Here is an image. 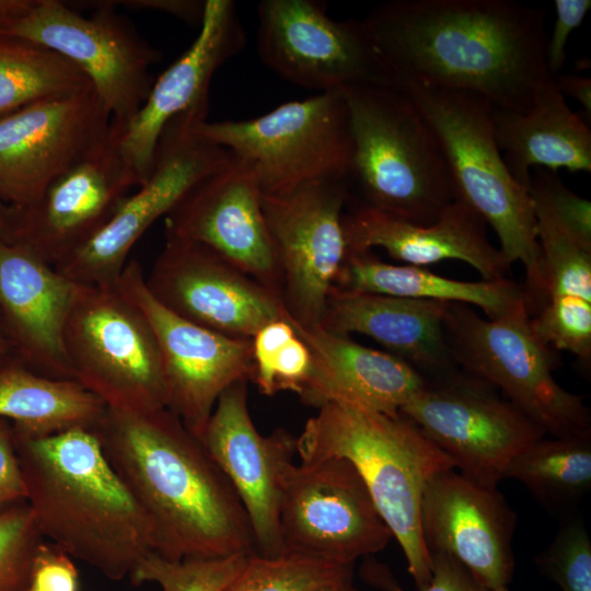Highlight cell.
<instances>
[{
	"mask_svg": "<svg viewBox=\"0 0 591 591\" xmlns=\"http://www.w3.org/2000/svg\"><path fill=\"white\" fill-rule=\"evenodd\" d=\"M557 90L565 96L569 95L581 104L584 111L591 116V80L589 77L579 74L552 76Z\"/></svg>",
	"mask_w": 591,
	"mask_h": 591,
	"instance_id": "46",
	"label": "cell"
},
{
	"mask_svg": "<svg viewBox=\"0 0 591 591\" xmlns=\"http://www.w3.org/2000/svg\"><path fill=\"white\" fill-rule=\"evenodd\" d=\"M199 440L237 493L256 554L280 556L281 483L297 453V438L282 428L269 436L257 431L248 412L247 382L242 381L219 396Z\"/></svg>",
	"mask_w": 591,
	"mask_h": 591,
	"instance_id": "21",
	"label": "cell"
},
{
	"mask_svg": "<svg viewBox=\"0 0 591 591\" xmlns=\"http://www.w3.org/2000/svg\"><path fill=\"white\" fill-rule=\"evenodd\" d=\"M354 565H337L296 555H250L223 591H315L352 576Z\"/></svg>",
	"mask_w": 591,
	"mask_h": 591,
	"instance_id": "33",
	"label": "cell"
},
{
	"mask_svg": "<svg viewBox=\"0 0 591 591\" xmlns=\"http://www.w3.org/2000/svg\"><path fill=\"white\" fill-rule=\"evenodd\" d=\"M113 7L123 5L130 9L157 10L176 16L194 25H200L206 0H127L108 1Z\"/></svg>",
	"mask_w": 591,
	"mask_h": 591,
	"instance_id": "45",
	"label": "cell"
},
{
	"mask_svg": "<svg viewBox=\"0 0 591 591\" xmlns=\"http://www.w3.org/2000/svg\"><path fill=\"white\" fill-rule=\"evenodd\" d=\"M93 431L146 513L155 553L171 560L256 553L234 487L199 438L170 409L106 407Z\"/></svg>",
	"mask_w": 591,
	"mask_h": 591,
	"instance_id": "2",
	"label": "cell"
},
{
	"mask_svg": "<svg viewBox=\"0 0 591 591\" xmlns=\"http://www.w3.org/2000/svg\"><path fill=\"white\" fill-rule=\"evenodd\" d=\"M345 95L354 154L351 188L360 201L404 220L429 224L455 199L438 138L397 85H362Z\"/></svg>",
	"mask_w": 591,
	"mask_h": 591,
	"instance_id": "6",
	"label": "cell"
},
{
	"mask_svg": "<svg viewBox=\"0 0 591 591\" xmlns=\"http://www.w3.org/2000/svg\"><path fill=\"white\" fill-rule=\"evenodd\" d=\"M279 532L281 555L337 565H354L393 538L360 474L338 456L285 467Z\"/></svg>",
	"mask_w": 591,
	"mask_h": 591,
	"instance_id": "11",
	"label": "cell"
},
{
	"mask_svg": "<svg viewBox=\"0 0 591 591\" xmlns=\"http://www.w3.org/2000/svg\"><path fill=\"white\" fill-rule=\"evenodd\" d=\"M537 337L555 351L571 352L589 371L591 362V301L551 296L530 315Z\"/></svg>",
	"mask_w": 591,
	"mask_h": 591,
	"instance_id": "36",
	"label": "cell"
},
{
	"mask_svg": "<svg viewBox=\"0 0 591 591\" xmlns=\"http://www.w3.org/2000/svg\"><path fill=\"white\" fill-rule=\"evenodd\" d=\"M350 195L349 177L316 179L287 192L263 194L286 315L301 327L320 326L346 257L343 215Z\"/></svg>",
	"mask_w": 591,
	"mask_h": 591,
	"instance_id": "15",
	"label": "cell"
},
{
	"mask_svg": "<svg viewBox=\"0 0 591 591\" xmlns=\"http://www.w3.org/2000/svg\"><path fill=\"white\" fill-rule=\"evenodd\" d=\"M26 501V487L13 440L12 424L0 418V512Z\"/></svg>",
	"mask_w": 591,
	"mask_h": 591,
	"instance_id": "44",
	"label": "cell"
},
{
	"mask_svg": "<svg viewBox=\"0 0 591 591\" xmlns=\"http://www.w3.org/2000/svg\"><path fill=\"white\" fill-rule=\"evenodd\" d=\"M337 591H359V590L355 588V586L352 584V577H350L339 583Z\"/></svg>",
	"mask_w": 591,
	"mask_h": 591,
	"instance_id": "50",
	"label": "cell"
},
{
	"mask_svg": "<svg viewBox=\"0 0 591 591\" xmlns=\"http://www.w3.org/2000/svg\"><path fill=\"white\" fill-rule=\"evenodd\" d=\"M291 324L312 357L310 373L298 394L306 405L318 409L339 403L397 415L427 381L410 364L386 351L320 326Z\"/></svg>",
	"mask_w": 591,
	"mask_h": 591,
	"instance_id": "26",
	"label": "cell"
},
{
	"mask_svg": "<svg viewBox=\"0 0 591 591\" xmlns=\"http://www.w3.org/2000/svg\"><path fill=\"white\" fill-rule=\"evenodd\" d=\"M443 327L457 368L500 390L546 434L591 433L590 409L555 380V350L533 331L524 300L493 320L471 305L450 303Z\"/></svg>",
	"mask_w": 591,
	"mask_h": 591,
	"instance_id": "7",
	"label": "cell"
},
{
	"mask_svg": "<svg viewBox=\"0 0 591 591\" xmlns=\"http://www.w3.org/2000/svg\"><path fill=\"white\" fill-rule=\"evenodd\" d=\"M13 430L26 502L43 538L111 580L154 552L152 526L93 430L50 436Z\"/></svg>",
	"mask_w": 591,
	"mask_h": 591,
	"instance_id": "3",
	"label": "cell"
},
{
	"mask_svg": "<svg viewBox=\"0 0 591 591\" xmlns=\"http://www.w3.org/2000/svg\"><path fill=\"white\" fill-rule=\"evenodd\" d=\"M18 219L15 206L0 200V240L12 243Z\"/></svg>",
	"mask_w": 591,
	"mask_h": 591,
	"instance_id": "48",
	"label": "cell"
},
{
	"mask_svg": "<svg viewBox=\"0 0 591 591\" xmlns=\"http://www.w3.org/2000/svg\"><path fill=\"white\" fill-rule=\"evenodd\" d=\"M43 542L26 501L0 512V591H26Z\"/></svg>",
	"mask_w": 591,
	"mask_h": 591,
	"instance_id": "39",
	"label": "cell"
},
{
	"mask_svg": "<svg viewBox=\"0 0 591 591\" xmlns=\"http://www.w3.org/2000/svg\"><path fill=\"white\" fill-rule=\"evenodd\" d=\"M246 36L232 0H206L199 33L188 49L158 79L134 117L111 132L117 151L135 178L143 184L154 165L164 128L186 113L207 116L209 85L221 65L237 55Z\"/></svg>",
	"mask_w": 591,
	"mask_h": 591,
	"instance_id": "20",
	"label": "cell"
},
{
	"mask_svg": "<svg viewBox=\"0 0 591 591\" xmlns=\"http://www.w3.org/2000/svg\"><path fill=\"white\" fill-rule=\"evenodd\" d=\"M90 85L69 60L40 45L0 35V117Z\"/></svg>",
	"mask_w": 591,
	"mask_h": 591,
	"instance_id": "32",
	"label": "cell"
},
{
	"mask_svg": "<svg viewBox=\"0 0 591 591\" xmlns=\"http://www.w3.org/2000/svg\"><path fill=\"white\" fill-rule=\"evenodd\" d=\"M311 364L310 349L296 334L268 359L254 366L253 382L260 393L268 396L281 391L299 394Z\"/></svg>",
	"mask_w": 591,
	"mask_h": 591,
	"instance_id": "41",
	"label": "cell"
},
{
	"mask_svg": "<svg viewBox=\"0 0 591 591\" xmlns=\"http://www.w3.org/2000/svg\"><path fill=\"white\" fill-rule=\"evenodd\" d=\"M301 462L348 460L364 482L380 515L399 544L418 591L431 579L420 526L426 484L454 468L452 461L401 413L386 415L332 403L311 417L297 438Z\"/></svg>",
	"mask_w": 591,
	"mask_h": 591,
	"instance_id": "4",
	"label": "cell"
},
{
	"mask_svg": "<svg viewBox=\"0 0 591 591\" xmlns=\"http://www.w3.org/2000/svg\"><path fill=\"white\" fill-rule=\"evenodd\" d=\"M517 514L497 487H486L455 468L433 476L420 500V526L429 553H445L495 590L514 570Z\"/></svg>",
	"mask_w": 591,
	"mask_h": 591,
	"instance_id": "23",
	"label": "cell"
},
{
	"mask_svg": "<svg viewBox=\"0 0 591 591\" xmlns=\"http://www.w3.org/2000/svg\"><path fill=\"white\" fill-rule=\"evenodd\" d=\"M74 288L22 245L0 240V317L12 354L40 374L74 380L62 339Z\"/></svg>",
	"mask_w": 591,
	"mask_h": 591,
	"instance_id": "25",
	"label": "cell"
},
{
	"mask_svg": "<svg viewBox=\"0 0 591 591\" xmlns=\"http://www.w3.org/2000/svg\"><path fill=\"white\" fill-rule=\"evenodd\" d=\"M450 303L332 288L320 327L349 337L366 335L426 379L457 370L443 321Z\"/></svg>",
	"mask_w": 591,
	"mask_h": 591,
	"instance_id": "27",
	"label": "cell"
},
{
	"mask_svg": "<svg viewBox=\"0 0 591 591\" xmlns=\"http://www.w3.org/2000/svg\"><path fill=\"white\" fill-rule=\"evenodd\" d=\"M262 197L252 165L232 155L165 216V237L211 248L282 300L281 277Z\"/></svg>",
	"mask_w": 591,
	"mask_h": 591,
	"instance_id": "19",
	"label": "cell"
},
{
	"mask_svg": "<svg viewBox=\"0 0 591 591\" xmlns=\"http://www.w3.org/2000/svg\"><path fill=\"white\" fill-rule=\"evenodd\" d=\"M116 286L143 313L154 333L166 408L199 438L219 396L234 383L253 381L252 339L221 335L167 310L148 290L136 259L128 260Z\"/></svg>",
	"mask_w": 591,
	"mask_h": 591,
	"instance_id": "16",
	"label": "cell"
},
{
	"mask_svg": "<svg viewBox=\"0 0 591 591\" xmlns=\"http://www.w3.org/2000/svg\"><path fill=\"white\" fill-rule=\"evenodd\" d=\"M260 61L278 77L318 93L395 85L362 20H335L321 0L257 4Z\"/></svg>",
	"mask_w": 591,
	"mask_h": 591,
	"instance_id": "14",
	"label": "cell"
},
{
	"mask_svg": "<svg viewBox=\"0 0 591 591\" xmlns=\"http://www.w3.org/2000/svg\"><path fill=\"white\" fill-rule=\"evenodd\" d=\"M138 187L114 138L56 177L31 206L16 207L12 243L55 267L91 240Z\"/></svg>",
	"mask_w": 591,
	"mask_h": 591,
	"instance_id": "22",
	"label": "cell"
},
{
	"mask_svg": "<svg viewBox=\"0 0 591 591\" xmlns=\"http://www.w3.org/2000/svg\"><path fill=\"white\" fill-rule=\"evenodd\" d=\"M493 591H509L508 587H500V588H497Z\"/></svg>",
	"mask_w": 591,
	"mask_h": 591,
	"instance_id": "52",
	"label": "cell"
},
{
	"mask_svg": "<svg viewBox=\"0 0 591 591\" xmlns=\"http://www.w3.org/2000/svg\"><path fill=\"white\" fill-rule=\"evenodd\" d=\"M144 280L167 310L224 336L252 339L286 316L279 297L197 242L165 237Z\"/></svg>",
	"mask_w": 591,
	"mask_h": 591,
	"instance_id": "18",
	"label": "cell"
},
{
	"mask_svg": "<svg viewBox=\"0 0 591 591\" xmlns=\"http://www.w3.org/2000/svg\"><path fill=\"white\" fill-rule=\"evenodd\" d=\"M334 288L474 305L490 320L501 316L523 300L522 287L510 278L455 280L426 267L383 262L372 251L347 252Z\"/></svg>",
	"mask_w": 591,
	"mask_h": 591,
	"instance_id": "29",
	"label": "cell"
},
{
	"mask_svg": "<svg viewBox=\"0 0 591 591\" xmlns=\"http://www.w3.org/2000/svg\"><path fill=\"white\" fill-rule=\"evenodd\" d=\"M555 23L546 42V66L551 76L560 73L566 60V45L569 36L588 14L590 0H555Z\"/></svg>",
	"mask_w": 591,
	"mask_h": 591,
	"instance_id": "43",
	"label": "cell"
},
{
	"mask_svg": "<svg viewBox=\"0 0 591 591\" xmlns=\"http://www.w3.org/2000/svg\"><path fill=\"white\" fill-rule=\"evenodd\" d=\"M561 591H591V541L580 517L563 518L553 541L534 557Z\"/></svg>",
	"mask_w": 591,
	"mask_h": 591,
	"instance_id": "37",
	"label": "cell"
},
{
	"mask_svg": "<svg viewBox=\"0 0 591 591\" xmlns=\"http://www.w3.org/2000/svg\"><path fill=\"white\" fill-rule=\"evenodd\" d=\"M112 117L92 85L0 117V200L34 204L109 137Z\"/></svg>",
	"mask_w": 591,
	"mask_h": 591,
	"instance_id": "17",
	"label": "cell"
},
{
	"mask_svg": "<svg viewBox=\"0 0 591 591\" xmlns=\"http://www.w3.org/2000/svg\"><path fill=\"white\" fill-rule=\"evenodd\" d=\"M545 18L514 0H392L362 21L395 85L470 92L524 113L552 78Z\"/></svg>",
	"mask_w": 591,
	"mask_h": 591,
	"instance_id": "1",
	"label": "cell"
},
{
	"mask_svg": "<svg viewBox=\"0 0 591 591\" xmlns=\"http://www.w3.org/2000/svg\"><path fill=\"white\" fill-rule=\"evenodd\" d=\"M26 591H79V576L72 558L44 541L35 555Z\"/></svg>",
	"mask_w": 591,
	"mask_h": 591,
	"instance_id": "42",
	"label": "cell"
},
{
	"mask_svg": "<svg viewBox=\"0 0 591 591\" xmlns=\"http://www.w3.org/2000/svg\"><path fill=\"white\" fill-rule=\"evenodd\" d=\"M10 354H12V347L0 317V358H3Z\"/></svg>",
	"mask_w": 591,
	"mask_h": 591,
	"instance_id": "49",
	"label": "cell"
},
{
	"mask_svg": "<svg viewBox=\"0 0 591 591\" xmlns=\"http://www.w3.org/2000/svg\"><path fill=\"white\" fill-rule=\"evenodd\" d=\"M535 219L544 273V293L540 305L548 297L558 294L591 301V250L547 220Z\"/></svg>",
	"mask_w": 591,
	"mask_h": 591,
	"instance_id": "35",
	"label": "cell"
},
{
	"mask_svg": "<svg viewBox=\"0 0 591 591\" xmlns=\"http://www.w3.org/2000/svg\"><path fill=\"white\" fill-rule=\"evenodd\" d=\"M195 132L250 163L266 195L316 179L350 178L354 143L341 91L287 102L250 119H207Z\"/></svg>",
	"mask_w": 591,
	"mask_h": 591,
	"instance_id": "9",
	"label": "cell"
},
{
	"mask_svg": "<svg viewBox=\"0 0 591 591\" xmlns=\"http://www.w3.org/2000/svg\"><path fill=\"white\" fill-rule=\"evenodd\" d=\"M431 125L448 164L454 197L490 225L512 265L523 266L524 303L533 312L543 298L542 252L528 188L509 172L495 139L493 105L464 91L396 84Z\"/></svg>",
	"mask_w": 591,
	"mask_h": 591,
	"instance_id": "5",
	"label": "cell"
},
{
	"mask_svg": "<svg viewBox=\"0 0 591 591\" xmlns=\"http://www.w3.org/2000/svg\"><path fill=\"white\" fill-rule=\"evenodd\" d=\"M33 0H0V34L32 5Z\"/></svg>",
	"mask_w": 591,
	"mask_h": 591,
	"instance_id": "47",
	"label": "cell"
},
{
	"mask_svg": "<svg viewBox=\"0 0 591 591\" xmlns=\"http://www.w3.org/2000/svg\"><path fill=\"white\" fill-rule=\"evenodd\" d=\"M493 121L502 159L525 188L532 167L591 172V130L571 111L552 78L537 89L526 112L494 107Z\"/></svg>",
	"mask_w": 591,
	"mask_h": 591,
	"instance_id": "28",
	"label": "cell"
},
{
	"mask_svg": "<svg viewBox=\"0 0 591 591\" xmlns=\"http://www.w3.org/2000/svg\"><path fill=\"white\" fill-rule=\"evenodd\" d=\"M503 478L521 483L549 512L572 515L591 489V433L531 442L511 459Z\"/></svg>",
	"mask_w": 591,
	"mask_h": 591,
	"instance_id": "31",
	"label": "cell"
},
{
	"mask_svg": "<svg viewBox=\"0 0 591 591\" xmlns=\"http://www.w3.org/2000/svg\"><path fill=\"white\" fill-rule=\"evenodd\" d=\"M399 413L473 482L496 488L511 459L546 436L487 382L459 369L434 379Z\"/></svg>",
	"mask_w": 591,
	"mask_h": 591,
	"instance_id": "12",
	"label": "cell"
},
{
	"mask_svg": "<svg viewBox=\"0 0 591 591\" xmlns=\"http://www.w3.org/2000/svg\"><path fill=\"white\" fill-rule=\"evenodd\" d=\"M351 577H352V576H351ZM348 578H350V577H348ZM346 579H347V578H346ZM346 579H344V580H346ZM344 580H341V581H339V582H337V583L331 584V586H326V587L320 588V589H317V590H315V591H337V588H338L339 583L343 582Z\"/></svg>",
	"mask_w": 591,
	"mask_h": 591,
	"instance_id": "51",
	"label": "cell"
},
{
	"mask_svg": "<svg viewBox=\"0 0 591 591\" xmlns=\"http://www.w3.org/2000/svg\"><path fill=\"white\" fill-rule=\"evenodd\" d=\"M343 230L347 252L383 248L406 265L427 267L443 260L472 266L483 280L509 278L511 264L487 235V224L470 206L452 200L429 224L414 223L373 208L350 195Z\"/></svg>",
	"mask_w": 591,
	"mask_h": 591,
	"instance_id": "24",
	"label": "cell"
},
{
	"mask_svg": "<svg viewBox=\"0 0 591 591\" xmlns=\"http://www.w3.org/2000/svg\"><path fill=\"white\" fill-rule=\"evenodd\" d=\"M251 554L171 560L155 552L134 568V584L157 583L162 591H223L241 572Z\"/></svg>",
	"mask_w": 591,
	"mask_h": 591,
	"instance_id": "34",
	"label": "cell"
},
{
	"mask_svg": "<svg viewBox=\"0 0 591 591\" xmlns=\"http://www.w3.org/2000/svg\"><path fill=\"white\" fill-rule=\"evenodd\" d=\"M97 3L84 16L68 2L33 0L0 35L40 45L73 63L109 112L112 125L121 127L144 103L155 80L151 66L161 57L125 16L105 1Z\"/></svg>",
	"mask_w": 591,
	"mask_h": 591,
	"instance_id": "10",
	"label": "cell"
},
{
	"mask_svg": "<svg viewBox=\"0 0 591 591\" xmlns=\"http://www.w3.org/2000/svg\"><path fill=\"white\" fill-rule=\"evenodd\" d=\"M429 554L431 579L421 591H493L451 555ZM362 577L382 591H404L389 568L375 560H367L363 564Z\"/></svg>",
	"mask_w": 591,
	"mask_h": 591,
	"instance_id": "40",
	"label": "cell"
},
{
	"mask_svg": "<svg viewBox=\"0 0 591 591\" xmlns=\"http://www.w3.org/2000/svg\"><path fill=\"white\" fill-rule=\"evenodd\" d=\"M528 190L535 217L547 220L591 250L590 200L571 192L556 171L541 167L531 173Z\"/></svg>",
	"mask_w": 591,
	"mask_h": 591,
	"instance_id": "38",
	"label": "cell"
},
{
	"mask_svg": "<svg viewBox=\"0 0 591 591\" xmlns=\"http://www.w3.org/2000/svg\"><path fill=\"white\" fill-rule=\"evenodd\" d=\"M62 339L73 379L107 407H166L161 356L143 315L116 285H77Z\"/></svg>",
	"mask_w": 591,
	"mask_h": 591,
	"instance_id": "8",
	"label": "cell"
},
{
	"mask_svg": "<svg viewBox=\"0 0 591 591\" xmlns=\"http://www.w3.org/2000/svg\"><path fill=\"white\" fill-rule=\"evenodd\" d=\"M204 120V115L186 113L167 124L148 179L91 240L55 266L58 273L77 285H116L130 250L153 222L231 160L227 149L195 132V126Z\"/></svg>",
	"mask_w": 591,
	"mask_h": 591,
	"instance_id": "13",
	"label": "cell"
},
{
	"mask_svg": "<svg viewBox=\"0 0 591 591\" xmlns=\"http://www.w3.org/2000/svg\"><path fill=\"white\" fill-rule=\"evenodd\" d=\"M106 405L76 380L40 374L13 354L0 358V418L30 436L93 430Z\"/></svg>",
	"mask_w": 591,
	"mask_h": 591,
	"instance_id": "30",
	"label": "cell"
}]
</instances>
